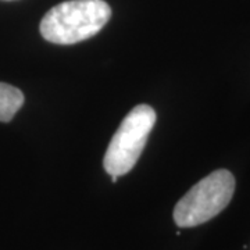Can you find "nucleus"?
Wrapping results in <instances>:
<instances>
[{
  "mask_svg": "<svg viewBox=\"0 0 250 250\" xmlns=\"http://www.w3.org/2000/svg\"><path fill=\"white\" fill-rule=\"evenodd\" d=\"M110 17L111 9L104 0H68L46 13L39 31L50 43L74 45L96 35Z\"/></svg>",
  "mask_w": 250,
  "mask_h": 250,
  "instance_id": "nucleus-1",
  "label": "nucleus"
},
{
  "mask_svg": "<svg viewBox=\"0 0 250 250\" xmlns=\"http://www.w3.org/2000/svg\"><path fill=\"white\" fill-rule=\"evenodd\" d=\"M235 192V178L228 170H217L199 181L181 197L174 208L179 228H192L210 221L229 205Z\"/></svg>",
  "mask_w": 250,
  "mask_h": 250,
  "instance_id": "nucleus-2",
  "label": "nucleus"
},
{
  "mask_svg": "<svg viewBox=\"0 0 250 250\" xmlns=\"http://www.w3.org/2000/svg\"><path fill=\"white\" fill-rule=\"evenodd\" d=\"M154 124L156 111L147 104H139L126 114L104 153L103 167L107 174L121 177L134 168Z\"/></svg>",
  "mask_w": 250,
  "mask_h": 250,
  "instance_id": "nucleus-3",
  "label": "nucleus"
},
{
  "mask_svg": "<svg viewBox=\"0 0 250 250\" xmlns=\"http://www.w3.org/2000/svg\"><path fill=\"white\" fill-rule=\"evenodd\" d=\"M24 104L22 92L9 83L0 82V121L9 123Z\"/></svg>",
  "mask_w": 250,
  "mask_h": 250,
  "instance_id": "nucleus-4",
  "label": "nucleus"
}]
</instances>
